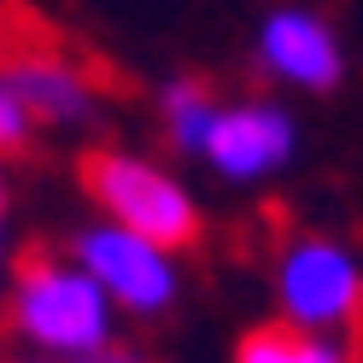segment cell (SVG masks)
I'll use <instances>...</instances> for the list:
<instances>
[{
  "label": "cell",
  "mask_w": 363,
  "mask_h": 363,
  "mask_svg": "<svg viewBox=\"0 0 363 363\" xmlns=\"http://www.w3.org/2000/svg\"><path fill=\"white\" fill-rule=\"evenodd\" d=\"M12 316L35 346L65 352V357H94V352H106L111 299L82 264L30 258L18 287H12Z\"/></svg>",
  "instance_id": "cell-1"
},
{
  "label": "cell",
  "mask_w": 363,
  "mask_h": 363,
  "mask_svg": "<svg viewBox=\"0 0 363 363\" xmlns=\"http://www.w3.org/2000/svg\"><path fill=\"white\" fill-rule=\"evenodd\" d=\"M82 176H88V188H94V199L111 211V223L129 229V235H141V240H152L158 252H164V246H188L199 235L194 199L182 194L164 170L141 164V158H129V152H94L82 164Z\"/></svg>",
  "instance_id": "cell-2"
},
{
  "label": "cell",
  "mask_w": 363,
  "mask_h": 363,
  "mask_svg": "<svg viewBox=\"0 0 363 363\" xmlns=\"http://www.w3.org/2000/svg\"><path fill=\"white\" fill-rule=\"evenodd\" d=\"M281 305L299 334L316 328H363V276L328 240H299L281 258Z\"/></svg>",
  "instance_id": "cell-3"
},
{
  "label": "cell",
  "mask_w": 363,
  "mask_h": 363,
  "mask_svg": "<svg viewBox=\"0 0 363 363\" xmlns=\"http://www.w3.org/2000/svg\"><path fill=\"white\" fill-rule=\"evenodd\" d=\"M77 258H82L88 276L100 281L106 299H118V305L141 311V316L164 311V305L176 299V269H170V258L158 252L152 240L118 229V223H111V229H88V235L77 240Z\"/></svg>",
  "instance_id": "cell-4"
},
{
  "label": "cell",
  "mask_w": 363,
  "mask_h": 363,
  "mask_svg": "<svg viewBox=\"0 0 363 363\" xmlns=\"http://www.w3.org/2000/svg\"><path fill=\"white\" fill-rule=\"evenodd\" d=\"M0 77L30 106V118H48V123H77L94 106V88L77 65L59 59V48H48V35H12L6 18H0Z\"/></svg>",
  "instance_id": "cell-5"
},
{
  "label": "cell",
  "mask_w": 363,
  "mask_h": 363,
  "mask_svg": "<svg viewBox=\"0 0 363 363\" xmlns=\"http://www.w3.org/2000/svg\"><path fill=\"white\" fill-rule=\"evenodd\" d=\"M293 152V123L281 118L276 106H235V111H217V129L206 141V158L235 176V182H252L264 170H276L281 158Z\"/></svg>",
  "instance_id": "cell-6"
},
{
  "label": "cell",
  "mask_w": 363,
  "mask_h": 363,
  "mask_svg": "<svg viewBox=\"0 0 363 363\" xmlns=\"http://www.w3.org/2000/svg\"><path fill=\"white\" fill-rule=\"evenodd\" d=\"M264 65H269L281 82L334 88V77H340V48H334L328 24H316L311 12H276V18L264 24Z\"/></svg>",
  "instance_id": "cell-7"
},
{
  "label": "cell",
  "mask_w": 363,
  "mask_h": 363,
  "mask_svg": "<svg viewBox=\"0 0 363 363\" xmlns=\"http://www.w3.org/2000/svg\"><path fill=\"white\" fill-rule=\"evenodd\" d=\"M235 363H346V352L316 334H299V328H258L240 340Z\"/></svg>",
  "instance_id": "cell-8"
},
{
  "label": "cell",
  "mask_w": 363,
  "mask_h": 363,
  "mask_svg": "<svg viewBox=\"0 0 363 363\" xmlns=\"http://www.w3.org/2000/svg\"><path fill=\"white\" fill-rule=\"evenodd\" d=\"M164 111H170V135H176V147L206 152V141H211V129H217V111H223V106H211L199 88H170Z\"/></svg>",
  "instance_id": "cell-9"
},
{
  "label": "cell",
  "mask_w": 363,
  "mask_h": 363,
  "mask_svg": "<svg viewBox=\"0 0 363 363\" xmlns=\"http://www.w3.org/2000/svg\"><path fill=\"white\" fill-rule=\"evenodd\" d=\"M30 123H35L30 106L12 94L6 77H0V152H18V147H24V141H30Z\"/></svg>",
  "instance_id": "cell-10"
},
{
  "label": "cell",
  "mask_w": 363,
  "mask_h": 363,
  "mask_svg": "<svg viewBox=\"0 0 363 363\" xmlns=\"http://www.w3.org/2000/svg\"><path fill=\"white\" fill-rule=\"evenodd\" d=\"M0 211H6V199H0Z\"/></svg>",
  "instance_id": "cell-11"
}]
</instances>
